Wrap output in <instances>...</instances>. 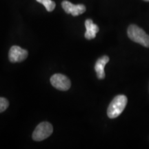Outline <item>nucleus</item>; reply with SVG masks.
I'll return each mask as SVG.
<instances>
[{"label": "nucleus", "mask_w": 149, "mask_h": 149, "mask_svg": "<svg viewBox=\"0 0 149 149\" xmlns=\"http://www.w3.org/2000/svg\"><path fill=\"white\" fill-rule=\"evenodd\" d=\"M29 53L18 46H13L8 53L9 60L12 63L21 62L27 58Z\"/></svg>", "instance_id": "39448f33"}, {"label": "nucleus", "mask_w": 149, "mask_h": 149, "mask_svg": "<svg viewBox=\"0 0 149 149\" xmlns=\"http://www.w3.org/2000/svg\"><path fill=\"white\" fill-rule=\"evenodd\" d=\"M109 57L107 55L100 57L96 61L95 65V70L97 76L100 79H102L105 77V72H104V68L107 64L109 62Z\"/></svg>", "instance_id": "0eeeda50"}, {"label": "nucleus", "mask_w": 149, "mask_h": 149, "mask_svg": "<svg viewBox=\"0 0 149 149\" xmlns=\"http://www.w3.org/2000/svg\"><path fill=\"white\" fill-rule=\"evenodd\" d=\"M37 2L42 3L45 6L46 10L48 12H52L55 8V1L52 0H36Z\"/></svg>", "instance_id": "1a4fd4ad"}, {"label": "nucleus", "mask_w": 149, "mask_h": 149, "mask_svg": "<svg viewBox=\"0 0 149 149\" xmlns=\"http://www.w3.org/2000/svg\"><path fill=\"white\" fill-rule=\"evenodd\" d=\"M127 97L124 95H117L112 100L107 110L108 117L115 119L120 116L127 104Z\"/></svg>", "instance_id": "f257e3e1"}, {"label": "nucleus", "mask_w": 149, "mask_h": 149, "mask_svg": "<svg viewBox=\"0 0 149 149\" xmlns=\"http://www.w3.org/2000/svg\"><path fill=\"white\" fill-rule=\"evenodd\" d=\"M61 6L66 13L71 14L72 16L74 17L79 15L86 11V6L84 5H74L66 0H64L61 2Z\"/></svg>", "instance_id": "423d86ee"}, {"label": "nucleus", "mask_w": 149, "mask_h": 149, "mask_svg": "<svg viewBox=\"0 0 149 149\" xmlns=\"http://www.w3.org/2000/svg\"><path fill=\"white\" fill-rule=\"evenodd\" d=\"M51 83L55 88L60 91H67L70 88V79L62 74H55L51 77Z\"/></svg>", "instance_id": "20e7f679"}, {"label": "nucleus", "mask_w": 149, "mask_h": 149, "mask_svg": "<svg viewBox=\"0 0 149 149\" xmlns=\"http://www.w3.org/2000/svg\"><path fill=\"white\" fill-rule=\"evenodd\" d=\"M53 132V128L51 123L43 122L35 128L33 133V139L37 141H42L50 137Z\"/></svg>", "instance_id": "7ed1b4c3"}, {"label": "nucleus", "mask_w": 149, "mask_h": 149, "mask_svg": "<svg viewBox=\"0 0 149 149\" xmlns=\"http://www.w3.org/2000/svg\"><path fill=\"white\" fill-rule=\"evenodd\" d=\"M9 106V102L7 99L0 97V113L5 111Z\"/></svg>", "instance_id": "9d476101"}, {"label": "nucleus", "mask_w": 149, "mask_h": 149, "mask_svg": "<svg viewBox=\"0 0 149 149\" xmlns=\"http://www.w3.org/2000/svg\"><path fill=\"white\" fill-rule=\"evenodd\" d=\"M144 1H149V0H144Z\"/></svg>", "instance_id": "9b49d317"}, {"label": "nucleus", "mask_w": 149, "mask_h": 149, "mask_svg": "<svg viewBox=\"0 0 149 149\" xmlns=\"http://www.w3.org/2000/svg\"><path fill=\"white\" fill-rule=\"evenodd\" d=\"M85 26L86 29L84 35L85 38L87 40H93L95 38L97 33L99 32V27L97 25L93 23L92 19H88L85 21Z\"/></svg>", "instance_id": "6e6552de"}, {"label": "nucleus", "mask_w": 149, "mask_h": 149, "mask_svg": "<svg viewBox=\"0 0 149 149\" xmlns=\"http://www.w3.org/2000/svg\"><path fill=\"white\" fill-rule=\"evenodd\" d=\"M128 36L133 42L145 47H149V35L145 31L135 24H132L128 28Z\"/></svg>", "instance_id": "f03ea898"}]
</instances>
